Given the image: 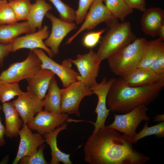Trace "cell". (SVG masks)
Instances as JSON below:
<instances>
[{"instance_id": "cell-1", "label": "cell", "mask_w": 164, "mask_h": 164, "mask_svg": "<svg viewBox=\"0 0 164 164\" xmlns=\"http://www.w3.org/2000/svg\"><path fill=\"white\" fill-rule=\"evenodd\" d=\"M132 138L106 126L93 132L84 146V159L91 164H145L150 159L135 149Z\"/></svg>"}, {"instance_id": "cell-18", "label": "cell", "mask_w": 164, "mask_h": 164, "mask_svg": "<svg viewBox=\"0 0 164 164\" xmlns=\"http://www.w3.org/2000/svg\"><path fill=\"white\" fill-rule=\"evenodd\" d=\"M55 74L47 69H41L32 77L26 79L27 91L37 96L41 101L44 99L50 81Z\"/></svg>"}, {"instance_id": "cell-28", "label": "cell", "mask_w": 164, "mask_h": 164, "mask_svg": "<svg viewBox=\"0 0 164 164\" xmlns=\"http://www.w3.org/2000/svg\"><path fill=\"white\" fill-rule=\"evenodd\" d=\"M153 135L159 138L164 137V121L150 127L148 126V123L146 122L142 129L132 138V143L133 144H135L140 139Z\"/></svg>"}, {"instance_id": "cell-38", "label": "cell", "mask_w": 164, "mask_h": 164, "mask_svg": "<svg viewBox=\"0 0 164 164\" xmlns=\"http://www.w3.org/2000/svg\"><path fill=\"white\" fill-rule=\"evenodd\" d=\"M2 107L0 106V110ZM5 128L2 125L0 118V146H3L5 144L4 137L5 135Z\"/></svg>"}, {"instance_id": "cell-37", "label": "cell", "mask_w": 164, "mask_h": 164, "mask_svg": "<svg viewBox=\"0 0 164 164\" xmlns=\"http://www.w3.org/2000/svg\"><path fill=\"white\" fill-rule=\"evenodd\" d=\"M12 44L0 43V66L3 65L4 59L12 51Z\"/></svg>"}, {"instance_id": "cell-13", "label": "cell", "mask_w": 164, "mask_h": 164, "mask_svg": "<svg viewBox=\"0 0 164 164\" xmlns=\"http://www.w3.org/2000/svg\"><path fill=\"white\" fill-rule=\"evenodd\" d=\"M46 17L52 23L50 34L44 42L46 46L50 48L54 55L59 53V48L65 37L77 27L76 24L69 22L59 19L50 13H47Z\"/></svg>"}, {"instance_id": "cell-7", "label": "cell", "mask_w": 164, "mask_h": 164, "mask_svg": "<svg viewBox=\"0 0 164 164\" xmlns=\"http://www.w3.org/2000/svg\"><path fill=\"white\" fill-rule=\"evenodd\" d=\"M61 113L74 114L80 117L79 107L85 97L90 96L93 92L81 80L74 82L69 86L60 89Z\"/></svg>"}, {"instance_id": "cell-20", "label": "cell", "mask_w": 164, "mask_h": 164, "mask_svg": "<svg viewBox=\"0 0 164 164\" xmlns=\"http://www.w3.org/2000/svg\"><path fill=\"white\" fill-rule=\"evenodd\" d=\"M2 108L5 116V135L10 138L17 137L23 124L19 112L12 102L2 103Z\"/></svg>"}, {"instance_id": "cell-25", "label": "cell", "mask_w": 164, "mask_h": 164, "mask_svg": "<svg viewBox=\"0 0 164 164\" xmlns=\"http://www.w3.org/2000/svg\"><path fill=\"white\" fill-rule=\"evenodd\" d=\"M61 95L54 77L51 80L48 89V93L42 101L44 111L56 114H61Z\"/></svg>"}, {"instance_id": "cell-27", "label": "cell", "mask_w": 164, "mask_h": 164, "mask_svg": "<svg viewBox=\"0 0 164 164\" xmlns=\"http://www.w3.org/2000/svg\"><path fill=\"white\" fill-rule=\"evenodd\" d=\"M24 92L20 89L18 83L0 81V100L2 103L9 101L16 96H20Z\"/></svg>"}, {"instance_id": "cell-24", "label": "cell", "mask_w": 164, "mask_h": 164, "mask_svg": "<svg viewBox=\"0 0 164 164\" xmlns=\"http://www.w3.org/2000/svg\"><path fill=\"white\" fill-rule=\"evenodd\" d=\"M53 9L52 5L45 0H36L32 4L27 20L30 27L31 33L36 32L37 28H42L44 16Z\"/></svg>"}, {"instance_id": "cell-39", "label": "cell", "mask_w": 164, "mask_h": 164, "mask_svg": "<svg viewBox=\"0 0 164 164\" xmlns=\"http://www.w3.org/2000/svg\"><path fill=\"white\" fill-rule=\"evenodd\" d=\"M154 121L157 122H160L164 121V115L157 114L154 117Z\"/></svg>"}, {"instance_id": "cell-41", "label": "cell", "mask_w": 164, "mask_h": 164, "mask_svg": "<svg viewBox=\"0 0 164 164\" xmlns=\"http://www.w3.org/2000/svg\"><path fill=\"white\" fill-rule=\"evenodd\" d=\"M8 2L10 1L11 0H7Z\"/></svg>"}, {"instance_id": "cell-36", "label": "cell", "mask_w": 164, "mask_h": 164, "mask_svg": "<svg viewBox=\"0 0 164 164\" xmlns=\"http://www.w3.org/2000/svg\"><path fill=\"white\" fill-rule=\"evenodd\" d=\"M131 9H136L143 12L146 9L145 0H124Z\"/></svg>"}, {"instance_id": "cell-30", "label": "cell", "mask_w": 164, "mask_h": 164, "mask_svg": "<svg viewBox=\"0 0 164 164\" xmlns=\"http://www.w3.org/2000/svg\"><path fill=\"white\" fill-rule=\"evenodd\" d=\"M49 0L58 12L61 19L69 22L75 21V11L73 8L61 0Z\"/></svg>"}, {"instance_id": "cell-15", "label": "cell", "mask_w": 164, "mask_h": 164, "mask_svg": "<svg viewBox=\"0 0 164 164\" xmlns=\"http://www.w3.org/2000/svg\"><path fill=\"white\" fill-rule=\"evenodd\" d=\"M50 34L48 27L45 25L37 32L30 33L25 36L18 37L11 43V52H15L21 49L26 48L32 50L40 49L45 51L49 57L54 55L51 50L45 44L43 40L46 39Z\"/></svg>"}, {"instance_id": "cell-31", "label": "cell", "mask_w": 164, "mask_h": 164, "mask_svg": "<svg viewBox=\"0 0 164 164\" xmlns=\"http://www.w3.org/2000/svg\"><path fill=\"white\" fill-rule=\"evenodd\" d=\"M7 0H0V25L17 22L15 15Z\"/></svg>"}, {"instance_id": "cell-3", "label": "cell", "mask_w": 164, "mask_h": 164, "mask_svg": "<svg viewBox=\"0 0 164 164\" xmlns=\"http://www.w3.org/2000/svg\"><path fill=\"white\" fill-rule=\"evenodd\" d=\"M147 41L144 37L137 38L108 58V63L112 73L123 78L129 76L138 67Z\"/></svg>"}, {"instance_id": "cell-32", "label": "cell", "mask_w": 164, "mask_h": 164, "mask_svg": "<svg viewBox=\"0 0 164 164\" xmlns=\"http://www.w3.org/2000/svg\"><path fill=\"white\" fill-rule=\"evenodd\" d=\"M45 145H40L35 152L31 155L22 157L18 162L19 164H47L45 160L43 151Z\"/></svg>"}, {"instance_id": "cell-21", "label": "cell", "mask_w": 164, "mask_h": 164, "mask_svg": "<svg viewBox=\"0 0 164 164\" xmlns=\"http://www.w3.org/2000/svg\"><path fill=\"white\" fill-rule=\"evenodd\" d=\"M67 123L65 122L58 127L53 132L46 134L44 136L45 142L49 145L51 150L52 158L50 164H58L61 162L64 164H72V162L70 159V155L61 152L58 148L56 138L59 133L61 131L67 128Z\"/></svg>"}, {"instance_id": "cell-16", "label": "cell", "mask_w": 164, "mask_h": 164, "mask_svg": "<svg viewBox=\"0 0 164 164\" xmlns=\"http://www.w3.org/2000/svg\"><path fill=\"white\" fill-rule=\"evenodd\" d=\"M42 101L27 91L18 96L12 103L19 112L23 123L27 124L38 113L42 110Z\"/></svg>"}, {"instance_id": "cell-35", "label": "cell", "mask_w": 164, "mask_h": 164, "mask_svg": "<svg viewBox=\"0 0 164 164\" xmlns=\"http://www.w3.org/2000/svg\"><path fill=\"white\" fill-rule=\"evenodd\" d=\"M148 68L157 74L164 77V55L157 59Z\"/></svg>"}, {"instance_id": "cell-10", "label": "cell", "mask_w": 164, "mask_h": 164, "mask_svg": "<svg viewBox=\"0 0 164 164\" xmlns=\"http://www.w3.org/2000/svg\"><path fill=\"white\" fill-rule=\"evenodd\" d=\"M77 67L81 77V80L90 88L97 83L102 61L92 48L84 54H78L76 59L68 58Z\"/></svg>"}, {"instance_id": "cell-22", "label": "cell", "mask_w": 164, "mask_h": 164, "mask_svg": "<svg viewBox=\"0 0 164 164\" xmlns=\"http://www.w3.org/2000/svg\"><path fill=\"white\" fill-rule=\"evenodd\" d=\"M164 55V42L159 38L147 40L138 67L148 68L155 60Z\"/></svg>"}, {"instance_id": "cell-9", "label": "cell", "mask_w": 164, "mask_h": 164, "mask_svg": "<svg viewBox=\"0 0 164 164\" xmlns=\"http://www.w3.org/2000/svg\"><path fill=\"white\" fill-rule=\"evenodd\" d=\"M104 0H94L87 12L83 24L75 33L69 38L66 44H70L79 34L84 30H91L99 24L105 22L109 27L117 22L115 18L103 4Z\"/></svg>"}, {"instance_id": "cell-2", "label": "cell", "mask_w": 164, "mask_h": 164, "mask_svg": "<svg viewBox=\"0 0 164 164\" xmlns=\"http://www.w3.org/2000/svg\"><path fill=\"white\" fill-rule=\"evenodd\" d=\"M164 87V80L142 87L126 84L122 78H115L107 97V105L113 112L125 113L140 105H148L159 96Z\"/></svg>"}, {"instance_id": "cell-26", "label": "cell", "mask_w": 164, "mask_h": 164, "mask_svg": "<svg viewBox=\"0 0 164 164\" xmlns=\"http://www.w3.org/2000/svg\"><path fill=\"white\" fill-rule=\"evenodd\" d=\"M104 1L113 15L122 22L133 12V10L128 6L124 0H104Z\"/></svg>"}, {"instance_id": "cell-11", "label": "cell", "mask_w": 164, "mask_h": 164, "mask_svg": "<svg viewBox=\"0 0 164 164\" xmlns=\"http://www.w3.org/2000/svg\"><path fill=\"white\" fill-rule=\"evenodd\" d=\"M74 121L75 120L70 118L67 114H56L42 110L38 113L27 125L32 130L44 135L53 132L66 121Z\"/></svg>"}, {"instance_id": "cell-6", "label": "cell", "mask_w": 164, "mask_h": 164, "mask_svg": "<svg viewBox=\"0 0 164 164\" xmlns=\"http://www.w3.org/2000/svg\"><path fill=\"white\" fill-rule=\"evenodd\" d=\"M148 111L146 106L140 105L124 114H114V121L106 126L132 138L137 133V128L140 123L150 120L147 115Z\"/></svg>"}, {"instance_id": "cell-33", "label": "cell", "mask_w": 164, "mask_h": 164, "mask_svg": "<svg viewBox=\"0 0 164 164\" xmlns=\"http://www.w3.org/2000/svg\"><path fill=\"white\" fill-rule=\"evenodd\" d=\"M106 30V29H102L87 33L82 40L83 45L85 47L90 49L95 47L100 42L101 35Z\"/></svg>"}, {"instance_id": "cell-23", "label": "cell", "mask_w": 164, "mask_h": 164, "mask_svg": "<svg viewBox=\"0 0 164 164\" xmlns=\"http://www.w3.org/2000/svg\"><path fill=\"white\" fill-rule=\"evenodd\" d=\"M31 30L26 21L0 25V43L8 44L11 43L20 35L31 33Z\"/></svg>"}, {"instance_id": "cell-4", "label": "cell", "mask_w": 164, "mask_h": 164, "mask_svg": "<svg viewBox=\"0 0 164 164\" xmlns=\"http://www.w3.org/2000/svg\"><path fill=\"white\" fill-rule=\"evenodd\" d=\"M109 27L100 41L96 53L101 61L116 53L137 38L132 31L129 22H117Z\"/></svg>"}, {"instance_id": "cell-8", "label": "cell", "mask_w": 164, "mask_h": 164, "mask_svg": "<svg viewBox=\"0 0 164 164\" xmlns=\"http://www.w3.org/2000/svg\"><path fill=\"white\" fill-rule=\"evenodd\" d=\"M32 50L41 61V69L48 70L57 75L64 88L81 80L79 73L72 68V63L68 59L64 60L60 64L48 57L43 50L37 48Z\"/></svg>"}, {"instance_id": "cell-29", "label": "cell", "mask_w": 164, "mask_h": 164, "mask_svg": "<svg viewBox=\"0 0 164 164\" xmlns=\"http://www.w3.org/2000/svg\"><path fill=\"white\" fill-rule=\"evenodd\" d=\"M8 4L18 21L27 20L32 5L30 0H11Z\"/></svg>"}, {"instance_id": "cell-19", "label": "cell", "mask_w": 164, "mask_h": 164, "mask_svg": "<svg viewBox=\"0 0 164 164\" xmlns=\"http://www.w3.org/2000/svg\"><path fill=\"white\" fill-rule=\"evenodd\" d=\"M122 79L128 86L142 87L157 83L164 80V77L157 74L148 68L137 67L129 76Z\"/></svg>"}, {"instance_id": "cell-5", "label": "cell", "mask_w": 164, "mask_h": 164, "mask_svg": "<svg viewBox=\"0 0 164 164\" xmlns=\"http://www.w3.org/2000/svg\"><path fill=\"white\" fill-rule=\"evenodd\" d=\"M41 62L37 56L30 50L23 61L12 63L0 74V81L18 83L24 79L33 76L41 69Z\"/></svg>"}, {"instance_id": "cell-14", "label": "cell", "mask_w": 164, "mask_h": 164, "mask_svg": "<svg viewBox=\"0 0 164 164\" xmlns=\"http://www.w3.org/2000/svg\"><path fill=\"white\" fill-rule=\"evenodd\" d=\"M19 145L16 156L12 164H18L23 157L32 155L37 151L39 147L45 142L43 135L38 133H33L27 124H23L19 131Z\"/></svg>"}, {"instance_id": "cell-17", "label": "cell", "mask_w": 164, "mask_h": 164, "mask_svg": "<svg viewBox=\"0 0 164 164\" xmlns=\"http://www.w3.org/2000/svg\"><path fill=\"white\" fill-rule=\"evenodd\" d=\"M141 23L142 29L145 34L156 36L160 28L164 25V10L159 7L146 9L143 12Z\"/></svg>"}, {"instance_id": "cell-34", "label": "cell", "mask_w": 164, "mask_h": 164, "mask_svg": "<svg viewBox=\"0 0 164 164\" xmlns=\"http://www.w3.org/2000/svg\"><path fill=\"white\" fill-rule=\"evenodd\" d=\"M94 0H79L78 6L75 11V20L79 24L84 21L88 10Z\"/></svg>"}, {"instance_id": "cell-12", "label": "cell", "mask_w": 164, "mask_h": 164, "mask_svg": "<svg viewBox=\"0 0 164 164\" xmlns=\"http://www.w3.org/2000/svg\"><path fill=\"white\" fill-rule=\"evenodd\" d=\"M116 78L112 77L108 80L105 77L99 83H97L90 88L93 94L97 96L98 102L95 111L97 114L96 121H91L94 126L93 132L105 126L106 120L111 111L107 107V97L110 88Z\"/></svg>"}, {"instance_id": "cell-40", "label": "cell", "mask_w": 164, "mask_h": 164, "mask_svg": "<svg viewBox=\"0 0 164 164\" xmlns=\"http://www.w3.org/2000/svg\"><path fill=\"white\" fill-rule=\"evenodd\" d=\"M159 38L163 41H164V25L160 28L158 33Z\"/></svg>"}]
</instances>
